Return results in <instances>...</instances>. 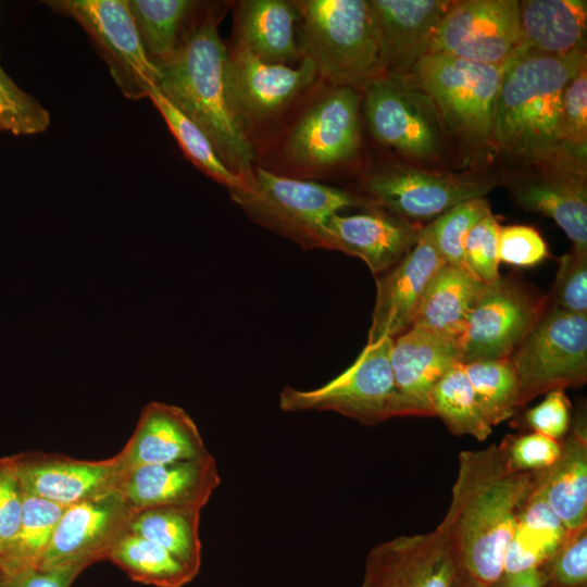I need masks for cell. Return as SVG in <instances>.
Listing matches in <instances>:
<instances>
[{
	"instance_id": "6da1fadb",
	"label": "cell",
	"mask_w": 587,
	"mask_h": 587,
	"mask_svg": "<svg viewBox=\"0 0 587 587\" xmlns=\"http://www.w3.org/2000/svg\"><path fill=\"white\" fill-rule=\"evenodd\" d=\"M458 462L450 504L436 528L461 572L479 586L491 587L503 575L517 513L536 473L512 471L500 445L463 450Z\"/></svg>"
},
{
	"instance_id": "7a4b0ae2",
	"label": "cell",
	"mask_w": 587,
	"mask_h": 587,
	"mask_svg": "<svg viewBox=\"0 0 587 587\" xmlns=\"http://www.w3.org/2000/svg\"><path fill=\"white\" fill-rule=\"evenodd\" d=\"M158 87L208 136L224 165L251 187L254 151L235 101L228 50L214 13H203L179 50L159 66Z\"/></svg>"
},
{
	"instance_id": "3957f363",
	"label": "cell",
	"mask_w": 587,
	"mask_h": 587,
	"mask_svg": "<svg viewBox=\"0 0 587 587\" xmlns=\"http://www.w3.org/2000/svg\"><path fill=\"white\" fill-rule=\"evenodd\" d=\"M585 61V51L554 55L521 50L505 62L489 143L527 164L554 153L562 146V95Z\"/></svg>"
},
{
	"instance_id": "277c9868",
	"label": "cell",
	"mask_w": 587,
	"mask_h": 587,
	"mask_svg": "<svg viewBox=\"0 0 587 587\" xmlns=\"http://www.w3.org/2000/svg\"><path fill=\"white\" fill-rule=\"evenodd\" d=\"M302 58L333 87H364L383 74L374 18L365 0L295 1Z\"/></svg>"
},
{
	"instance_id": "5b68a950",
	"label": "cell",
	"mask_w": 587,
	"mask_h": 587,
	"mask_svg": "<svg viewBox=\"0 0 587 587\" xmlns=\"http://www.w3.org/2000/svg\"><path fill=\"white\" fill-rule=\"evenodd\" d=\"M503 67L426 53L405 75L397 77L424 93L453 133L489 143Z\"/></svg>"
},
{
	"instance_id": "8992f818",
	"label": "cell",
	"mask_w": 587,
	"mask_h": 587,
	"mask_svg": "<svg viewBox=\"0 0 587 587\" xmlns=\"http://www.w3.org/2000/svg\"><path fill=\"white\" fill-rule=\"evenodd\" d=\"M230 195L252 220L304 249L323 248L327 220L345 208L364 202L349 191L282 176L263 167L254 170L249 189Z\"/></svg>"
},
{
	"instance_id": "52a82bcc",
	"label": "cell",
	"mask_w": 587,
	"mask_h": 587,
	"mask_svg": "<svg viewBox=\"0 0 587 587\" xmlns=\"http://www.w3.org/2000/svg\"><path fill=\"white\" fill-rule=\"evenodd\" d=\"M394 338L366 344L355 361L325 385L299 390L286 386L279 394L283 411H334L363 425L404 416L390 365Z\"/></svg>"
},
{
	"instance_id": "ba28073f",
	"label": "cell",
	"mask_w": 587,
	"mask_h": 587,
	"mask_svg": "<svg viewBox=\"0 0 587 587\" xmlns=\"http://www.w3.org/2000/svg\"><path fill=\"white\" fill-rule=\"evenodd\" d=\"M510 360L521 408L551 390L582 386L587 379V314L549 304Z\"/></svg>"
},
{
	"instance_id": "9c48e42d",
	"label": "cell",
	"mask_w": 587,
	"mask_h": 587,
	"mask_svg": "<svg viewBox=\"0 0 587 587\" xmlns=\"http://www.w3.org/2000/svg\"><path fill=\"white\" fill-rule=\"evenodd\" d=\"M54 12L77 21L92 39L125 97L139 100L158 86L159 68L148 59L127 0H50Z\"/></svg>"
},
{
	"instance_id": "30bf717a",
	"label": "cell",
	"mask_w": 587,
	"mask_h": 587,
	"mask_svg": "<svg viewBox=\"0 0 587 587\" xmlns=\"http://www.w3.org/2000/svg\"><path fill=\"white\" fill-rule=\"evenodd\" d=\"M548 303L512 278L485 284L460 336L461 363L510 358Z\"/></svg>"
},
{
	"instance_id": "8fae6325",
	"label": "cell",
	"mask_w": 587,
	"mask_h": 587,
	"mask_svg": "<svg viewBox=\"0 0 587 587\" xmlns=\"http://www.w3.org/2000/svg\"><path fill=\"white\" fill-rule=\"evenodd\" d=\"M520 1H453L438 24L426 53L504 64L522 47Z\"/></svg>"
},
{
	"instance_id": "7c38bea8",
	"label": "cell",
	"mask_w": 587,
	"mask_h": 587,
	"mask_svg": "<svg viewBox=\"0 0 587 587\" xmlns=\"http://www.w3.org/2000/svg\"><path fill=\"white\" fill-rule=\"evenodd\" d=\"M534 171L510 183L515 201L524 209L551 217L572 241V249L587 253L586 152L561 146Z\"/></svg>"
},
{
	"instance_id": "4fadbf2b",
	"label": "cell",
	"mask_w": 587,
	"mask_h": 587,
	"mask_svg": "<svg viewBox=\"0 0 587 587\" xmlns=\"http://www.w3.org/2000/svg\"><path fill=\"white\" fill-rule=\"evenodd\" d=\"M363 88L366 118L379 142L415 158L438 151V114L424 93L389 75H379Z\"/></svg>"
},
{
	"instance_id": "5bb4252c",
	"label": "cell",
	"mask_w": 587,
	"mask_h": 587,
	"mask_svg": "<svg viewBox=\"0 0 587 587\" xmlns=\"http://www.w3.org/2000/svg\"><path fill=\"white\" fill-rule=\"evenodd\" d=\"M133 509L118 489L64 509L37 567L89 565L107 555L128 528Z\"/></svg>"
},
{
	"instance_id": "9a60e30c",
	"label": "cell",
	"mask_w": 587,
	"mask_h": 587,
	"mask_svg": "<svg viewBox=\"0 0 587 587\" xmlns=\"http://www.w3.org/2000/svg\"><path fill=\"white\" fill-rule=\"evenodd\" d=\"M360 140V97L354 88L333 87L292 127L285 147L299 167L322 168L349 159Z\"/></svg>"
},
{
	"instance_id": "2e32d148",
	"label": "cell",
	"mask_w": 587,
	"mask_h": 587,
	"mask_svg": "<svg viewBox=\"0 0 587 587\" xmlns=\"http://www.w3.org/2000/svg\"><path fill=\"white\" fill-rule=\"evenodd\" d=\"M496 185L494 179L392 167L374 173L366 190L375 204L409 221L438 216L462 202L485 198Z\"/></svg>"
},
{
	"instance_id": "e0dca14e",
	"label": "cell",
	"mask_w": 587,
	"mask_h": 587,
	"mask_svg": "<svg viewBox=\"0 0 587 587\" xmlns=\"http://www.w3.org/2000/svg\"><path fill=\"white\" fill-rule=\"evenodd\" d=\"M460 572L448 542L435 528L372 547L361 587H453Z\"/></svg>"
},
{
	"instance_id": "ac0fdd59",
	"label": "cell",
	"mask_w": 587,
	"mask_h": 587,
	"mask_svg": "<svg viewBox=\"0 0 587 587\" xmlns=\"http://www.w3.org/2000/svg\"><path fill=\"white\" fill-rule=\"evenodd\" d=\"M12 458L25 492L63 507L118 489L126 473L120 452L98 461L41 452Z\"/></svg>"
},
{
	"instance_id": "d6986e66",
	"label": "cell",
	"mask_w": 587,
	"mask_h": 587,
	"mask_svg": "<svg viewBox=\"0 0 587 587\" xmlns=\"http://www.w3.org/2000/svg\"><path fill=\"white\" fill-rule=\"evenodd\" d=\"M228 72L235 101L247 126L277 115L319 75L308 58L298 67L272 64L238 43L228 51Z\"/></svg>"
},
{
	"instance_id": "ffe728a7",
	"label": "cell",
	"mask_w": 587,
	"mask_h": 587,
	"mask_svg": "<svg viewBox=\"0 0 587 587\" xmlns=\"http://www.w3.org/2000/svg\"><path fill=\"white\" fill-rule=\"evenodd\" d=\"M461 358L459 337L410 327L394 338L390 365L404 416H433L430 391Z\"/></svg>"
},
{
	"instance_id": "44dd1931",
	"label": "cell",
	"mask_w": 587,
	"mask_h": 587,
	"mask_svg": "<svg viewBox=\"0 0 587 587\" xmlns=\"http://www.w3.org/2000/svg\"><path fill=\"white\" fill-rule=\"evenodd\" d=\"M220 483L216 461L208 452L196 459L128 470L118 490L134 513L158 507L202 510Z\"/></svg>"
},
{
	"instance_id": "7402d4cb",
	"label": "cell",
	"mask_w": 587,
	"mask_h": 587,
	"mask_svg": "<svg viewBox=\"0 0 587 587\" xmlns=\"http://www.w3.org/2000/svg\"><path fill=\"white\" fill-rule=\"evenodd\" d=\"M444 264L420 227L414 247L376 279L367 344L395 338L411 327L427 284Z\"/></svg>"
},
{
	"instance_id": "603a6c76",
	"label": "cell",
	"mask_w": 587,
	"mask_h": 587,
	"mask_svg": "<svg viewBox=\"0 0 587 587\" xmlns=\"http://www.w3.org/2000/svg\"><path fill=\"white\" fill-rule=\"evenodd\" d=\"M420 227L386 211L333 214L324 225L323 248L360 258L378 276L416 243Z\"/></svg>"
},
{
	"instance_id": "cb8c5ba5",
	"label": "cell",
	"mask_w": 587,
	"mask_h": 587,
	"mask_svg": "<svg viewBox=\"0 0 587 587\" xmlns=\"http://www.w3.org/2000/svg\"><path fill=\"white\" fill-rule=\"evenodd\" d=\"M453 1L370 0L382 59V75L403 76L426 54Z\"/></svg>"
},
{
	"instance_id": "d4e9b609",
	"label": "cell",
	"mask_w": 587,
	"mask_h": 587,
	"mask_svg": "<svg viewBox=\"0 0 587 587\" xmlns=\"http://www.w3.org/2000/svg\"><path fill=\"white\" fill-rule=\"evenodd\" d=\"M209 451L193 420L179 407L152 401L120 451L126 471L199 458Z\"/></svg>"
},
{
	"instance_id": "484cf974",
	"label": "cell",
	"mask_w": 587,
	"mask_h": 587,
	"mask_svg": "<svg viewBox=\"0 0 587 587\" xmlns=\"http://www.w3.org/2000/svg\"><path fill=\"white\" fill-rule=\"evenodd\" d=\"M561 441V453L546 470L536 473L535 487L567 530L587 525V433L579 415Z\"/></svg>"
},
{
	"instance_id": "4316f807",
	"label": "cell",
	"mask_w": 587,
	"mask_h": 587,
	"mask_svg": "<svg viewBox=\"0 0 587 587\" xmlns=\"http://www.w3.org/2000/svg\"><path fill=\"white\" fill-rule=\"evenodd\" d=\"M520 17L521 50L554 55L585 51V0L520 1Z\"/></svg>"
},
{
	"instance_id": "83f0119b",
	"label": "cell",
	"mask_w": 587,
	"mask_h": 587,
	"mask_svg": "<svg viewBox=\"0 0 587 587\" xmlns=\"http://www.w3.org/2000/svg\"><path fill=\"white\" fill-rule=\"evenodd\" d=\"M299 20L294 2L243 1L237 15L236 43L267 63L295 61L302 54L295 37V25Z\"/></svg>"
},
{
	"instance_id": "f1b7e54d",
	"label": "cell",
	"mask_w": 587,
	"mask_h": 587,
	"mask_svg": "<svg viewBox=\"0 0 587 587\" xmlns=\"http://www.w3.org/2000/svg\"><path fill=\"white\" fill-rule=\"evenodd\" d=\"M484 286L466 268L441 265L426 286L411 327L460 338Z\"/></svg>"
},
{
	"instance_id": "f546056e",
	"label": "cell",
	"mask_w": 587,
	"mask_h": 587,
	"mask_svg": "<svg viewBox=\"0 0 587 587\" xmlns=\"http://www.w3.org/2000/svg\"><path fill=\"white\" fill-rule=\"evenodd\" d=\"M148 59L159 68L179 50L199 21L202 3L191 0H127Z\"/></svg>"
},
{
	"instance_id": "4dcf8cb0",
	"label": "cell",
	"mask_w": 587,
	"mask_h": 587,
	"mask_svg": "<svg viewBox=\"0 0 587 587\" xmlns=\"http://www.w3.org/2000/svg\"><path fill=\"white\" fill-rule=\"evenodd\" d=\"M567 532L534 483L519 510L503 574L540 569L562 544Z\"/></svg>"
},
{
	"instance_id": "1f68e13d",
	"label": "cell",
	"mask_w": 587,
	"mask_h": 587,
	"mask_svg": "<svg viewBox=\"0 0 587 587\" xmlns=\"http://www.w3.org/2000/svg\"><path fill=\"white\" fill-rule=\"evenodd\" d=\"M200 509L158 507L133 514L128 530L163 547L195 576L201 566Z\"/></svg>"
},
{
	"instance_id": "d6a6232c",
	"label": "cell",
	"mask_w": 587,
	"mask_h": 587,
	"mask_svg": "<svg viewBox=\"0 0 587 587\" xmlns=\"http://www.w3.org/2000/svg\"><path fill=\"white\" fill-rule=\"evenodd\" d=\"M107 560L134 582L154 587H183L196 577L166 549L128 528L111 547Z\"/></svg>"
},
{
	"instance_id": "836d02e7",
	"label": "cell",
	"mask_w": 587,
	"mask_h": 587,
	"mask_svg": "<svg viewBox=\"0 0 587 587\" xmlns=\"http://www.w3.org/2000/svg\"><path fill=\"white\" fill-rule=\"evenodd\" d=\"M433 416H438L449 432L485 440L492 426L484 416L463 364L455 363L434 386L429 395Z\"/></svg>"
},
{
	"instance_id": "e575fe53",
	"label": "cell",
	"mask_w": 587,
	"mask_h": 587,
	"mask_svg": "<svg viewBox=\"0 0 587 587\" xmlns=\"http://www.w3.org/2000/svg\"><path fill=\"white\" fill-rule=\"evenodd\" d=\"M147 97L166 122L186 157L197 167L230 191L248 189L246 183L224 165L204 132L168 100L158 86L151 87Z\"/></svg>"
},
{
	"instance_id": "d590c367",
	"label": "cell",
	"mask_w": 587,
	"mask_h": 587,
	"mask_svg": "<svg viewBox=\"0 0 587 587\" xmlns=\"http://www.w3.org/2000/svg\"><path fill=\"white\" fill-rule=\"evenodd\" d=\"M65 508L24 491L17 534L10 548L0 557L2 574L37 567Z\"/></svg>"
},
{
	"instance_id": "8d00e7d4",
	"label": "cell",
	"mask_w": 587,
	"mask_h": 587,
	"mask_svg": "<svg viewBox=\"0 0 587 587\" xmlns=\"http://www.w3.org/2000/svg\"><path fill=\"white\" fill-rule=\"evenodd\" d=\"M462 364L477 403L491 426L515 415L521 408V388L510 358Z\"/></svg>"
},
{
	"instance_id": "74e56055",
	"label": "cell",
	"mask_w": 587,
	"mask_h": 587,
	"mask_svg": "<svg viewBox=\"0 0 587 587\" xmlns=\"http://www.w3.org/2000/svg\"><path fill=\"white\" fill-rule=\"evenodd\" d=\"M490 211L486 198L462 202L421 227L445 264L467 270L464 245L470 229ZM469 271V270H467Z\"/></svg>"
},
{
	"instance_id": "f35d334b",
	"label": "cell",
	"mask_w": 587,
	"mask_h": 587,
	"mask_svg": "<svg viewBox=\"0 0 587 587\" xmlns=\"http://www.w3.org/2000/svg\"><path fill=\"white\" fill-rule=\"evenodd\" d=\"M49 124V112L0 67V132L34 135L46 130Z\"/></svg>"
},
{
	"instance_id": "ab89813d",
	"label": "cell",
	"mask_w": 587,
	"mask_h": 587,
	"mask_svg": "<svg viewBox=\"0 0 587 587\" xmlns=\"http://www.w3.org/2000/svg\"><path fill=\"white\" fill-rule=\"evenodd\" d=\"M539 570L542 587H587V525L569 530Z\"/></svg>"
},
{
	"instance_id": "60d3db41",
	"label": "cell",
	"mask_w": 587,
	"mask_h": 587,
	"mask_svg": "<svg viewBox=\"0 0 587 587\" xmlns=\"http://www.w3.org/2000/svg\"><path fill=\"white\" fill-rule=\"evenodd\" d=\"M561 145L586 152L587 142V62L566 85L561 100L559 123Z\"/></svg>"
},
{
	"instance_id": "b9f144b4",
	"label": "cell",
	"mask_w": 587,
	"mask_h": 587,
	"mask_svg": "<svg viewBox=\"0 0 587 587\" xmlns=\"http://www.w3.org/2000/svg\"><path fill=\"white\" fill-rule=\"evenodd\" d=\"M500 225L489 211L470 229L464 245L467 270L488 284L499 274L498 239Z\"/></svg>"
},
{
	"instance_id": "7bdbcfd3",
	"label": "cell",
	"mask_w": 587,
	"mask_h": 587,
	"mask_svg": "<svg viewBox=\"0 0 587 587\" xmlns=\"http://www.w3.org/2000/svg\"><path fill=\"white\" fill-rule=\"evenodd\" d=\"M549 304L587 314V253L571 249L560 259Z\"/></svg>"
},
{
	"instance_id": "ee69618b",
	"label": "cell",
	"mask_w": 587,
	"mask_h": 587,
	"mask_svg": "<svg viewBox=\"0 0 587 587\" xmlns=\"http://www.w3.org/2000/svg\"><path fill=\"white\" fill-rule=\"evenodd\" d=\"M500 447L512 471L537 473L551 466L561 453V441L538 433L509 436Z\"/></svg>"
},
{
	"instance_id": "f6af8a7d",
	"label": "cell",
	"mask_w": 587,
	"mask_h": 587,
	"mask_svg": "<svg viewBox=\"0 0 587 587\" xmlns=\"http://www.w3.org/2000/svg\"><path fill=\"white\" fill-rule=\"evenodd\" d=\"M548 255V247L535 228L524 225L500 227L498 239L500 262L528 267L539 264Z\"/></svg>"
},
{
	"instance_id": "bcb514c9",
	"label": "cell",
	"mask_w": 587,
	"mask_h": 587,
	"mask_svg": "<svg viewBox=\"0 0 587 587\" xmlns=\"http://www.w3.org/2000/svg\"><path fill=\"white\" fill-rule=\"evenodd\" d=\"M24 490L13 458L0 457V557L12 545L22 519Z\"/></svg>"
},
{
	"instance_id": "7dc6e473",
	"label": "cell",
	"mask_w": 587,
	"mask_h": 587,
	"mask_svg": "<svg viewBox=\"0 0 587 587\" xmlns=\"http://www.w3.org/2000/svg\"><path fill=\"white\" fill-rule=\"evenodd\" d=\"M571 402L563 389L546 394L545 399L525 413V421L534 433L561 441L571 425Z\"/></svg>"
},
{
	"instance_id": "c3c4849f",
	"label": "cell",
	"mask_w": 587,
	"mask_h": 587,
	"mask_svg": "<svg viewBox=\"0 0 587 587\" xmlns=\"http://www.w3.org/2000/svg\"><path fill=\"white\" fill-rule=\"evenodd\" d=\"M85 565H71L54 569L26 567L2 574L0 587H71Z\"/></svg>"
},
{
	"instance_id": "681fc988",
	"label": "cell",
	"mask_w": 587,
	"mask_h": 587,
	"mask_svg": "<svg viewBox=\"0 0 587 587\" xmlns=\"http://www.w3.org/2000/svg\"><path fill=\"white\" fill-rule=\"evenodd\" d=\"M544 575L539 569H530L514 574H503L491 587H542Z\"/></svg>"
},
{
	"instance_id": "f907efd6",
	"label": "cell",
	"mask_w": 587,
	"mask_h": 587,
	"mask_svg": "<svg viewBox=\"0 0 587 587\" xmlns=\"http://www.w3.org/2000/svg\"><path fill=\"white\" fill-rule=\"evenodd\" d=\"M453 587H482V586L474 583L472 579L466 577L462 572H460V575Z\"/></svg>"
},
{
	"instance_id": "816d5d0a",
	"label": "cell",
	"mask_w": 587,
	"mask_h": 587,
	"mask_svg": "<svg viewBox=\"0 0 587 587\" xmlns=\"http://www.w3.org/2000/svg\"><path fill=\"white\" fill-rule=\"evenodd\" d=\"M2 577V566H1V559H0V579Z\"/></svg>"
}]
</instances>
